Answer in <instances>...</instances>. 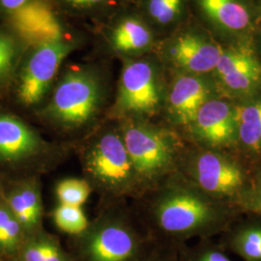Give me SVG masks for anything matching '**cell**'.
Instances as JSON below:
<instances>
[{
	"label": "cell",
	"instance_id": "obj_25",
	"mask_svg": "<svg viewBox=\"0 0 261 261\" xmlns=\"http://www.w3.org/2000/svg\"><path fill=\"white\" fill-rule=\"evenodd\" d=\"M182 0H149L148 10L153 19L160 23H168L176 18Z\"/></svg>",
	"mask_w": 261,
	"mask_h": 261
},
{
	"label": "cell",
	"instance_id": "obj_27",
	"mask_svg": "<svg viewBox=\"0 0 261 261\" xmlns=\"http://www.w3.org/2000/svg\"><path fill=\"white\" fill-rule=\"evenodd\" d=\"M16 56V45L7 35L0 34V82L9 75Z\"/></svg>",
	"mask_w": 261,
	"mask_h": 261
},
{
	"label": "cell",
	"instance_id": "obj_30",
	"mask_svg": "<svg viewBox=\"0 0 261 261\" xmlns=\"http://www.w3.org/2000/svg\"><path fill=\"white\" fill-rule=\"evenodd\" d=\"M147 261H176L173 258H170V257H162V256H156V257H151Z\"/></svg>",
	"mask_w": 261,
	"mask_h": 261
},
{
	"label": "cell",
	"instance_id": "obj_20",
	"mask_svg": "<svg viewBox=\"0 0 261 261\" xmlns=\"http://www.w3.org/2000/svg\"><path fill=\"white\" fill-rule=\"evenodd\" d=\"M16 261H72L60 247L59 243L49 236L33 235L22 244Z\"/></svg>",
	"mask_w": 261,
	"mask_h": 261
},
{
	"label": "cell",
	"instance_id": "obj_16",
	"mask_svg": "<svg viewBox=\"0 0 261 261\" xmlns=\"http://www.w3.org/2000/svg\"><path fill=\"white\" fill-rule=\"evenodd\" d=\"M224 234V249L244 261H261V219L232 224Z\"/></svg>",
	"mask_w": 261,
	"mask_h": 261
},
{
	"label": "cell",
	"instance_id": "obj_26",
	"mask_svg": "<svg viewBox=\"0 0 261 261\" xmlns=\"http://www.w3.org/2000/svg\"><path fill=\"white\" fill-rule=\"evenodd\" d=\"M240 210L251 212L261 218V169L258 168L253 175V182L248 194L244 197Z\"/></svg>",
	"mask_w": 261,
	"mask_h": 261
},
{
	"label": "cell",
	"instance_id": "obj_15",
	"mask_svg": "<svg viewBox=\"0 0 261 261\" xmlns=\"http://www.w3.org/2000/svg\"><path fill=\"white\" fill-rule=\"evenodd\" d=\"M39 140L33 130L18 118L0 115V158L18 161L37 151Z\"/></svg>",
	"mask_w": 261,
	"mask_h": 261
},
{
	"label": "cell",
	"instance_id": "obj_12",
	"mask_svg": "<svg viewBox=\"0 0 261 261\" xmlns=\"http://www.w3.org/2000/svg\"><path fill=\"white\" fill-rule=\"evenodd\" d=\"M213 91L205 80L194 75L178 77L168 95V109L172 119L190 127L200 108L213 99Z\"/></svg>",
	"mask_w": 261,
	"mask_h": 261
},
{
	"label": "cell",
	"instance_id": "obj_2",
	"mask_svg": "<svg viewBox=\"0 0 261 261\" xmlns=\"http://www.w3.org/2000/svg\"><path fill=\"white\" fill-rule=\"evenodd\" d=\"M186 173V179L200 191L238 210L254 175L236 152L202 147L188 155Z\"/></svg>",
	"mask_w": 261,
	"mask_h": 261
},
{
	"label": "cell",
	"instance_id": "obj_6",
	"mask_svg": "<svg viewBox=\"0 0 261 261\" xmlns=\"http://www.w3.org/2000/svg\"><path fill=\"white\" fill-rule=\"evenodd\" d=\"M86 167L95 180L111 189L127 187L136 178L123 139L115 134H107L94 143Z\"/></svg>",
	"mask_w": 261,
	"mask_h": 261
},
{
	"label": "cell",
	"instance_id": "obj_11",
	"mask_svg": "<svg viewBox=\"0 0 261 261\" xmlns=\"http://www.w3.org/2000/svg\"><path fill=\"white\" fill-rule=\"evenodd\" d=\"M214 71L224 90L235 96L253 94L261 84L260 64L247 49L224 50Z\"/></svg>",
	"mask_w": 261,
	"mask_h": 261
},
{
	"label": "cell",
	"instance_id": "obj_9",
	"mask_svg": "<svg viewBox=\"0 0 261 261\" xmlns=\"http://www.w3.org/2000/svg\"><path fill=\"white\" fill-rule=\"evenodd\" d=\"M161 101L154 68L145 61L132 62L123 70L118 105L125 112L153 114Z\"/></svg>",
	"mask_w": 261,
	"mask_h": 261
},
{
	"label": "cell",
	"instance_id": "obj_5",
	"mask_svg": "<svg viewBox=\"0 0 261 261\" xmlns=\"http://www.w3.org/2000/svg\"><path fill=\"white\" fill-rule=\"evenodd\" d=\"M99 99V84L93 75L71 72L57 86L50 110L58 120L69 125H81L91 118Z\"/></svg>",
	"mask_w": 261,
	"mask_h": 261
},
{
	"label": "cell",
	"instance_id": "obj_21",
	"mask_svg": "<svg viewBox=\"0 0 261 261\" xmlns=\"http://www.w3.org/2000/svg\"><path fill=\"white\" fill-rule=\"evenodd\" d=\"M23 242V228L8 206H0V260L15 259Z\"/></svg>",
	"mask_w": 261,
	"mask_h": 261
},
{
	"label": "cell",
	"instance_id": "obj_1",
	"mask_svg": "<svg viewBox=\"0 0 261 261\" xmlns=\"http://www.w3.org/2000/svg\"><path fill=\"white\" fill-rule=\"evenodd\" d=\"M237 211L235 206L208 196L186 179L159 194L153 217L165 237L174 241L201 240L224 234L233 224Z\"/></svg>",
	"mask_w": 261,
	"mask_h": 261
},
{
	"label": "cell",
	"instance_id": "obj_10",
	"mask_svg": "<svg viewBox=\"0 0 261 261\" xmlns=\"http://www.w3.org/2000/svg\"><path fill=\"white\" fill-rule=\"evenodd\" d=\"M11 23L19 37L35 48L62 41L61 24L50 6L43 0H28L12 12Z\"/></svg>",
	"mask_w": 261,
	"mask_h": 261
},
{
	"label": "cell",
	"instance_id": "obj_14",
	"mask_svg": "<svg viewBox=\"0 0 261 261\" xmlns=\"http://www.w3.org/2000/svg\"><path fill=\"white\" fill-rule=\"evenodd\" d=\"M236 142L234 151L245 160L261 156V98L234 107Z\"/></svg>",
	"mask_w": 261,
	"mask_h": 261
},
{
	"label": "cell",
	"instance_id": "obj_24",
	"mask_svg": "<svg viewBox=\"0 0 261 261\" xmlns=\"http://www.w3.org/2000/svg\"><path fill=\"white\" fill-rule=\"evenodd\" d=\"M182 261H232L224 249L212 239H201L195 247L183 254Z\"/></svg>",
	"mask_w": 261,
	"mask_h": 261
},
{
	"label": "cell",
	"instance_id": "obj_23",
	"mask_svg": "<svg viewBox=\"0 0 261 261\" xmlns=\"http://www.w3.org/2000/svg\"><path fill=\"white\" fill-rule=\"evenodd\" d=\"M56 195L60 204L82 207L90 195V187L81 179H65L58 183Z\"/></svg>",
	"mask_w": 261,
	"mask_h": 261
},
{
	"label": "cell",
	"instance_id": "obj_3",
	"mask_svg": "<svg viewBox=\"0 0 261 261\" xmlns=\"http://www.w3.org/2000/svg\"><path fill=\"white\" fill-rule=\"evenodd\" d=\"M122 139L136 178L152 182L174 168L177 145L166 132L143 124H130L125 128Z\"/></svg>",
	"mask_w": 261,
	"mask_h": 261
},
{
	"label": "cell",
	"instance_id": "obj_22",
	"mask_svg": "<svg viewBox=\"0 0 261 261\" xmlns=\"http://www.w3.org/2000/svg\"><path fill=\"white\" fill-rule=\"evenodd\" d=\"M54 220L58 228L71 235L84 233L88 228V221L81 206L60 204L54 212Z\"/></svg>",
	"mask_w": 261,
	"mask_h": 261
},
{
	"label": "cell",
	"instance_id": "obj_17",
	"mask_svg": "<svg viewBox=\"0 0 261 261\" xmlns=\"http://www.w3.org/2000/svg\"><path fill=\"white\" fill-rule=\"evenodd\" d=\"M206 17L222 29L239 32L250 27L251 17L240 0H197Z\"/></svg>",
	"mask_w": 261,
	"mask_h": 261
},
{
	"label": "cell",
	"instance_id": "obj_13",
	"mask_svg": "<svg viewBox=\"0 0 261 261\" xmlns=\"http://www.w3.org/2000/svg\"><path fill=\"white\" fill-rule=\"evenodd\" d=\"M224 49L193 34L179 38L171 49L174 62L187 72L200 75L214 71Z\"/></svg>",
	"mask_w": 261,
	"mask_h": 261
},
{
	"label": "cell",
	"instance_id": "obj_31",
	"mask_svg": "<svg viewBox=\"0 0 261 261\" xmlns=\"http://www.w3.org/2000/svg\"><path fill=\"white\" fill-rule=\"evenodd\" d=\"M260 169H261V168H260Z\"/></svg>",
	"mask_w": 261,
	"mask_h": 261
},
{
	"label": "cell",
	"instance_id": "obj_8",
	"mask_svg": "<svg viewBox=\"0 0 261 261\" xmlns=\"http://www.w3.org/2000/svg\"><path fill=\"white\" fill-rule=\"evenodd\" d=\"M189 130L198 147L234 151L236 126L233 106L217 98L209 100L200 108Z\"/></svg>",
	"mask_w": 261,
	"mask_h": 261
},
{
	"label": "cell",
	"instance_id": "obj_7",
	"mask_svg": "<svg viewBox=\"0 0 261 261\" xmlns=\"http://www.w3.org/2000/svg\"><path fill=\"white\" fill-rule=\"evenodd\" d=\"M71 51V45L62 41L36 47L24 66L19 81L18 96L25 106L39 103Z\"/></svg>",
	"mask_w": 261,
	"mask_h": 261
},
{
	"label": "cell",
	"instance_id": "obj_29",
	"mask_svg": "<svg viewBox=\"0 0 261 261\" xmlns=\"http://www.w3.org/2000/svg\"><path fill=\"white\" fill-rule=\"evenodd\" d=\"M66 1L79 6H91V5L101 3L103 0H66Z\"/></svg>",
	"mask_w": 261,
	"mask_h": 261
},
{
	"label": "cell",
	"instance_id": "obj_28",
	"mask_svg": "<svg viewBox=\"0 0 261 261\" xmlns=\"http://www.w3.org/2000/svg\"><path fill=\"white\" fill-rule=\"evenodd\" d=\"M28 1V0H0V3L5 9L14 12L24 5Z\"/></svg>",
	"mask_w": 261,
	"mask_h": 261
},
{
	"label": "cell",
	"instance_id": "obj_18",
	"mask_svg": "<svg viewBox=\"0 0 261 261\" xmlns=\"http://www.w3.org/2000/svg\"><path fill=\"white\" fill-rule=\"evenodd\" d=\"M8 208L23 230H32L37 226L41 216V200L34 187L15 190L8 197Z\"/></svg>",
	"mask_w": 261,
	"mask_h": 261
},
{
	"label": "cell",
	"instance_id": "obj_4",
	"mask_svg": "<svg viewBox=\"0 0 261 261\" xmlns=\"http://www.w3.org/2000/svg\"><path fill=\"white\" fill-rule=\"evenodd\" d=\"M80 244L83 261H147L144 243L128 226L101 224L84 232Z\"/></svg>",
	"mask_w": 261,
	"mask_h": 261
},
{
	"label": "cell",
	"instance_id": "obj_19",
	"mask_svg": "<svg viewBox=\"0 0 261 261\" xmlns=\"http://www.w3.org/2000/svg\"><path fill=\"white\" fill-rule=\"evenodd\" d=\"M151 41L149 29L137 19L123 20L112 33L113 47L123 53L144 49L149 46Z\"/></svg>",
	"mask_w": 261,
	"mask_h": 261
}]
</instances>
